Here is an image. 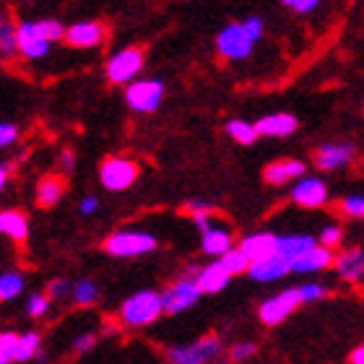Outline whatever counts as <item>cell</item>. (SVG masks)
Listing matches in <instances>:
<instances>
[{"label": "cell", "mask_w": 364, "mask_h": 364, "mask_svg": "<svg viewBox=\"0 0 364 364\" xmlns=\"http://www.w3.org/2000/svg\"><path fill=\"white\" fill-rule=\"evenodd\" d=\"M164 315V304H161V291L154 289H138L130 296H125L117 310V320L122 328L130 331H141V328L154 326L156 320Z\"/></svg>", "instance_id": "1"}, {"label": "cell", "mask_w": 364, "mask_h": 364, "mask_svg": "<svg viewBox=\"0 0 364 364\" xmlns=\"http://www.w3.org/2000/svg\"><path fill=\"white\" fill-rule=\"evenodd\" d=\"M105 252L109 258H144L149 252H154L159 247V240L151 235V232H144V229H117L105 240Z\"/></svg>", "instance_id": "2"}, {"label": "cell", "mask_w": 364, "mask_h": 364, "mask_svg": "<svg viewBox=\"0 0 364 364\" xmlns=\"http://www.w3.org/2000/svg\"><path fill=\"white\" fill-rule=\"evenodd\" d=\"M45 359L42 336L37 331H3L0 333V364H23Z\"/></svg>", "instance_id": "3"}, {"label": "cell", "mask_w": 364, "mask_h": 364, "mask_svg": "<svg viewBox=\"0 0 364 364\" xmlns=\"http://www.w3.org/2000/svg\"><path fill=\"white\" fill-rule=\"evenodd\" d=\"M224 343L216 333H205L190 343H177L167 349L169 364H213L221 359Z\"/></svg>", "instance_id": "4"}, {"label": "cell", "mask_w": 364, "mask_h": 364, "mask_svg": "<svg viewBox=\"0 0 364 364\" xmlns=\"http://www.w3.org/2000/svg\"><path fill=\"white\" fill-rule=\"evenodd\" d=\"M203 291L198 289V284L188 276H180L177 281L167 284L161 289V304H164V315H182V312L193 310L200 302Z\"/></svg>", "instance_id": "5"}, {"label": "cell", "mask_w": 364, "mask_h": 364, "mask_svg": "<svg viewBox=\"0 0 364 364\" xmlns=\"http://www.w3.org/2000/svg\"><path fill=\"white\" fill-rule=\"evenodd\" d=\"M302 304L299 299V287L291 289H281L279 294H271L268 299L258 304V320L266 328H276L281 326L284 320H289V315Z\"/></svg>", "instance_id": "6"}, {"label": "cell", "mask_w": 364, "mask_h": 364, "mask_svg": "<svg viewBox=\"0 0 364 364\" xmlns=\"http://www.w3.org/2000/svg\"><path fill=\"white\" fill-rule=\"evenodd\" d=\"M138 180V164L128 156H109L99 167V182L109 193H122L133 188Z\"/></svg>", "instance_id": "7"}, {"label": "cell", "mask_w": 364, "mask_h": 364, "mask_svg": "<svg viewBox=\"0 0 364 364\" xmlns=\"http://www.w3.org/2000/svg\"><path fill=\"white\" fill-rule=\"evenodd\" d=\"M164 99V84L159 78H141L125 86V105L138 114L156 112Z\"/></svg>", "instance_id": "8"}, {"label": "cell", "mask_w": 364, "mask_h": 364, "mask_svg": "<svg viewBox=\"0 0 364 364\" xmlns=\"http://www.w3.org/2000/svg\"><path fill=\"white\" fill-rule=\"evenodd\" d=\"M144 68V53L138 47H125V50H117V53L107 60V81L114 86H130L133 78L141 73Z\"/></svg>", "instance_id": "9"}, {"label": "cell", "mask_w": 364, "mask_h": 364, "mask_svg": "<svg viewBox=\"0 0 364 364\" xmlns=\"http://www.w3.org/2000/svg\"><path fill=\"white\" fill-rule=\"evenodd\" d=\"M252 47H255V42L245 31L242 23H227L216 34V53L227 60H245L252 53Z\"/></svg>", "instance_id": "10"}, {"label": "cell", "mask_w": 364, "mask_h": 364, "mask_svg": "<svg viewBox=\"0 0 364 364\" xmlns=\"http://www.w3.org/2000/svg\"><path fill=\"white\" fill-rule=\"evenodd\" d=\"M185 276L196 281L203 294H219V291H224L229 287V281L235 279L221 260H211L205 266H190L185 271Z\"/></svg>", "instance_id": "11"}, {"label": "cell", "mask_w": 364, "mask_h": 364, "mask_svg": "<svg viewBox=\"0 0 364 364\" xmlns=\"http://www.w3.org/2000/svg\"><path fill=\"white\" fill-rule=\"evenodd\" d=\"M291 200H294L299 208H307V211H315V208H323L328 203V185L323 177H312V175H304L302 180H296L291 185Z\"/></svg>", "instance_id": "12"}, {"label": "cell", "mask_w": 364, "mask_h": 364, "mask_svg": "<svg viewBox=\"0 0 364 364\" xmlns=\"http://www.w3.org/2000/svg\"><path fill=\"white\" fill-rule=\"evenodd\" d=\"M357 156V146L349 144V141H331V144H323L320 149H315V167L320 172H336V169L349 167Z\"/></svg>", "instance_id": "13"}, {"label": "cell", "mask_w": 364, "mask_h": 364, "mask_svg": "<svg viewBox=\"0 0 364 364\" xmlns=\"http://www.w3.org/2000/svg\"><path fill=\"white\" fill-rule=\"evenodd\" d=\"M237 247L245 252V258L250 260V263H258V260L279 255V235H273V232H252V235H245Z\"/></svg>", "instance_id": "14"}, {"label": "cell", "mask_w": 364, "mask_h": 364, "mask_svg": "<svg viewBox=\"0 0 364 364\" xmlns=\"http://www.w3.org/2000/svg\"><path fill=\"white\" fill-rule=\"evenodd\" d=\"M232 250H235V235H232V229L221 227V224L213 221L211 227L200 232V252L203 255L219 260Z\"/></svg>", "instance_id": "15"}, {"label": "cell", "mask_w": 364, "mask_h": 364, "mask_svg": "<svg viewBox=\"0 0 364 364\" xmlns=\"http://www.w3.org/2000/svg\"><path fill=\"white\" fill-rule=\"evenodd\" d=\"M16 29H18V53L26 60H42L50 53V42L39 34L37 21H21Z\"/></svg>", "instance_id": "16"}, {"label": "cell", "mask_w": 364, "mask_h": 364, "mask_svg": "<svg viewBox=\"0 0 364 364\" xmlns=\"http://www.w3.org/2000/svg\"><path fill=\"white\" fill-rule=\"evenodd\" d=\"M304 172H307V164L302 159H276L271 164H266L263 169V180L273 188H281V185H289V182L302 180Z\"/></svg>", "instance_id": "17"}, {"label": "cell", "mask_w": 364, "mask_h": 364, "mask_svg": "<svg viewBox=\"0 0 364 364\" xmlns=\"http://www.w3.org/2000/svg\"><path fill=\"white\" fill-rule=\"evenodd\" d=\"M333 271L346 284H362L364 281V250L362 247H343L336 252Z\"/></svg>", "instance_id": "18"}, {"label": "cell", "mask_w": 364, "mask_h": 364, "mask_svg": "<svg viewBox=\"0 0 364 364\" xmlns=\"http://www.w3.org/2000/svg\"><path fill=\"white\" fill-rule=\"evenodd\" d=\"M107 29L105 23L99 21H78L73 26H68L65 31V42L70 47H78V50H91V47H99L105 42Z\"/></svg>", "instance_id": "19"}, {"label": "cell", "mask_w": 364, "mask_h": 364, "mask_svg": "<svg viewBox=\"0 0 364 364\" xmlns=\"http://www.w3.org/2000/svg\"><path fill=\"white\" fill-rule=\"evenodd\" d=\"M255 128H258V136H266V138H289L299 128V122L291 112H271V114H263L258 122H255Z\"/></svg>", "instance_id": "20"}, {"label": "cell", "mask_w": 364, "mask_h": 364, "mask_svg": "<svg viewBox=\"0 0 364 364\" xmlns=\"http://www.w3.org/2000/svg\"><path fill=\"white\" fill-rule=\"evenodd\" d=\"M289 273H291V263H287L281 255H273V258L250 263L247 276H250L255 284H276V281L287 279Z\"/></svg>", "instance_id": "21"}, {"label": "cell", "mask_w": 364, "mask_h": 364, "mask_svg": "<svg viewBox=\"0 0 364 364\" xmlns=\"http://www.w3.org/2000/svg\"><path fill=\"white\" fill-rule=\"evenodd\" d=\"M333 263H336V252L328 250V247H323V245L318 242L307 255H302L296 263H291V271L310 276V273H323V271H328V268H333Z\"/></svg>", "instance_id": "22"}, {"label": "cell", "mask_w": 364, "mask_h": 364, "mask_svg": "<svg viewBox=\"0 0 364 364\" xmlns=\"http://www.w3.org/2000/svg\"><path fill=\"white\" fill-rule=\"evenodd\" d=\"M318 245V240L304 232H291V235H279V255L287 263H296V260L307 255Z\"/></svg>", "instance_id": "23"}, {"label": "cell", "mask_w": 364, "mask_h": 364, "mask_svg": "<svg viewBox=\"0 0 364 364\" xmlns=\"http://www.w3.org/2000/svg\"><path fill=\"white\" fill-rule=\"evenodd\" d=\"M0 235L16 245H23L29 240V219L18 208H3L0 211Z\"/></svg>", "instance_id": "24"}, {"label": "cell", "mask_w": 364, "mask_h": 364, "mask_svg": "<svg viewBox=\"0 0 364 364\" xmlns=\"http://www.w3.org/2000/svg\"><path fill=\"white\" fill-rule=\"evenodd\" d=\"M63 193H65V180L60 175H45L37 182V205L39 208H53L60 203Z\"/></svg>", "instance_id": "25"}, {"label": "cell", "mask_w": 364, "mask_h": 364, "mask_svg": "<svg viewBox=\"0 0 364 364\" xmlns=\"http://www.w3.org/2000/svg\"><path fill=\"white\" fill-rule=\"evenodd\" d=\"M26 279L21 271H3L0 273V302H14L23 294Z\"/></svg>", "instance_id": "26"}, {"label": "cell", "mask_w": 364, "mask_h": 364, "mask_svg": "<svg viewBox=\"0 0 364 364\" xmlns=\"http://www.w3.org/2000/svg\"><path fill=\"white\" fill-rule=\"evenodd\" d=\"M224 130H227V136L240 146H252L255 141H258V128H255V122L240 120V117L229 120L227 125H224Z\"/></svg>", "instance_id": "27"}, {"label": "cell", "mask_w": 364, "mask_h": 364, "mask_svg": "<svg viewBox=\"0 0 364 364\" xmlns=\"http://www.w3.org/2000/svg\"><path fill=\"white\" fill-rule=\"evenodd\" d=\"M76 307H91L99 302V284L94 279H78L73 281V294H70Z\"/></svg>", "instance_id": "28"}, {"label": "cell", "mask_w": 364, "mask_h": 364, "mask_svg": "<svg viewBox=\"0 0 364 364\" xmlns=\"http://www.w3.org/2000/svg\"><path fill=\"white\" fill-rule=\"evenodd\" d=\"M0 53L3 58H14L18 53V29L11 21L0 23Z\"/></svg>", "instance_id": "29"}, {"label": "cell", "mask_w": 364, "mask_h": 364, "mask_svg": "<svg viewBox=\"0 0 364 364\" xmlns=\"http://www.w3.org/2000/svg\"><path fill=\"white\" fill-rule=\"evenodd\" d=\"M331 294V289L326 284H320V281H304L302 287H299V299L302 304H318L323 299H328Z\"/></svg>", "instance_id": "30"}, {"label": "cell", "mask_w": 364, "mask_h": 364, "mask_svg": "<svg viewBox=\"0 0 364 364\" xmlns=\"http://www.w3.org/2000/svg\"><path fill=\"white\" fill-rule=\"evenodd\" d=\"M50 304H53V299H50L45 291H34V294H29L26 304H23V312H26L29 318L39 320V318H45L47 312H50Z\"/></svg>", "instance_id": "31"}, {"label": "cell", "mask_w": 364, "mask_h": 364, "mask_svg": "<svg viewBox=\"0 0 364 364\" xmlns=\"http://www.w3.org/2000/svg\"><path fill=\"white\" fill-rule=\"evenodd\" d=\"M37 29L50 45H53V42H60V39L65 42V31H68L58 18H42V21H37Z\"/></svg>", "instance_id": "32"}, {"label": "cell", "mask_w": 364, "mask_h": 364, "mask_svg": "<svg viewBox=\"0 0 364 364\" xmlns=\"http://www.w3.org/2000/svg\"><path fill=\"white\" fill-rule=\"evenodd\" d=\"M338 211L349 219H364V196H359V193L343 196L341 203H338Z\"/></svg>", "instance_id": "33"}, {"label": "cell", "mask_w": 364, "mask_h": 364, "mask_svg": "<svg viewBox=\"0 0 364 364\" xmlns=\"http://www.w3.org/2000/svg\"><path fill=\"white\" fill-rule=\"evenodd\" d=\"M224 266H227V271L232 273V276H240V273H247L250 271V260L245 258V252L240 250V247H235L232 252H227L224 258H219Z\"/></svg>", "instance_id": "34"}, {"label": "cell", "mask_w": 364, "mask_h": 364, "mask_svg": "<svg viewBox=\"0 0 364 364\" xmlns=\"http://www.w3.org/2000/svg\"><path fill=\"white\" fill-rule=\"evenodd\" d=\"M97 333L94 331H81V333L73 336V341H70V349H73V354H78V357H84V354H91L94 351V346H97Z\"/></svg>", "instance_id": "35"}, {"label": "cell", "mask_w": 364, "mask_h": 364, "mask_svg": "<svg viewBox=\"0 0 364 364\" xmlns=\"http://www.w3.org/2000/svg\"><path fill=\"white\" fill-rule=\"evenodd\" d=\"M45 294L53 299V302H63V299H70V294H73V284H70L68 279H50V284H47Z\"/></svg>", "instance_id": "36"}, {"label": "cell", "mask_w": 364, "mask_h": 364, "mask_svg": "<svg viewBox=\"0 0 364 364\" xmlns=\"http://www.w3.org/2000/svg\"><path fill=\"white\" fill-rule=\"evenodd\" d=\"M323 247H328V250H336L338 245L343 242V229L341 224H326V227L320 229V240H318Z\"/></svg>", "instance_id": "37"}, {"label": "cell", "mask_w": 364, "mask_h": 364, "mask_svg": "<svg viewBox=\"0 0 364 364\" xmlns=\"http://www.w3.org/2000/svg\"><path fill=\"white\" fill-rule=\"evenodd\" d=\"M255 351H258V346H255V341H250V338H245V341H237L232 349H229V362H247L250 357H255Z\"/></svg>", "instance_id": "38"}, {"label": "cell", "mask_w": 364, "mask_h": 364, "mask_svg": "<svg viewBox=\"0 0 364 364\" xmlns=\"http://www.w3.org/2000/svg\"><path fill=\"white\" fill-rule=\"evenodd\" d=\"M242 26H245V31L250 34L252 42H260V39H263V31H266V23H263V18H260V16H250V18H245Z\"/></svg>", "instance_id": "39"}, {"label": "cell", "mask_w": 364, "mask_h": 364, "mask_svg": "<svg viewBox=\"0 0 364 364\" xmlns=\"http://www.w3.org/2000/svg\"><path fill=\"white\" fill-rule=\"evenodd\" d=\"M18 141V128H16V122H0V146L8 149V146H14Z\"/></svg>", "instance_id": "40"}, {"label": "cell", "mask_w": 364, "mask_h": 364, "mask_svg": "<svg viewBox=\"0 0 364 364\" xmlns=\"http://www.w3.org/2000/svg\"><path fill=\"white\" fill-rule=\"evenodd\" d=\"M287 8H291L294 14H312L320 6V0H281Z\"/></svg>", "instance_id": "41"}, {"label": "cell", "mask_w": 364, "mask_h": 364, "mask_svg": "<svg viewBox=\"0 0 364 364\" xmlns=\"http://www.w3.org/2000/svg\"><path fill=\"white\" fill-rule=\"evenodd\" d=\"M185 211H188L190 216H196V213H213V203H208L203 198H193V200L185 203Z\"/></svg>", "instance_id": "42"}, {"label": "cell", "mask_w": 364, "mask_h": 364, "mask_svg": "<svg viewBox=\"0 0 364 364\" xmlns=\"http://www.w3.org/2000/svg\"><path fill=\"white\" fill-rule=\"evenodd\" d=\"M99 211V200L94 196H84L81 198V203H78V213L81 216H94Z\"/></svg>", "instance_id": "43"}, {"label": "cell", "mask_w": 364, "mask_h": 364, "mask_svg": "<svg viewBox=\"0 0 364 364\" xmlns=\"http://www.w3.org/2000/svg\"><path fill=\"white\" fill-rule=\"evenodd\" d=\"M60 169L63 172H70V169L76 167V154H73V149H63L60 151Z\"/></svg>", "instance_id": "44"}, {"label": "cell", "mask_w": 364, "mask_h": 364, "mask_svg": "<svg viewBox=\"0 0 364 364\" xmlns=\"http://www.w3.org/2000/svg\"><path fill=\"white\" fill-rule=\"evenodd\" d=\"M11 172H14V164L11 161H6L3 167H0V188H6L8 177H11Z\"/></svg>", "instance_id": "45"}, {"label": "cell", "mask_w": 364, "mask_h": 364, "mask_svg": "<svg viewBox=\"0 0 364 364\" xmlns=\"http://www.w3.org/2000/svg\"><path fill=\"white\" fill-rule=\"evenodd\" d=\"M349 362H351V364H364V343H362V346H357L354 351H351Z\"/></svg>", "instance_id": "46"}, {"label": "cell", "mask_w": 364, "mask_h": 364, "mask_svg": "<svg viewBox=\"0 0 364 364\" xmlns=\"http://www.w3.org/2000/svg\"><path fill=\"white\" fill-rule=\"evenodd\" d=\"M213 364H229V362H221V359H219V362H213Z\"/></svg>", "instance_id": "47"}]
</instances>
